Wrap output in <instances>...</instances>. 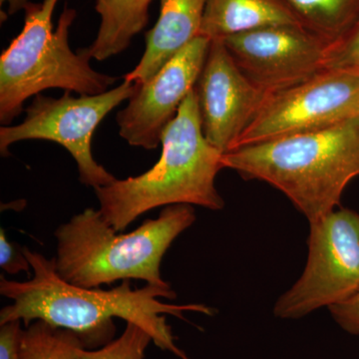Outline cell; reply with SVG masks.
Masks as SVG:
<instances>
[{"label":"cell","instance_id":"1","mask_svg":"<svg viewBox=\"0 0 359 359\" xmlns=\"http://www.w3.org/2000/svg\"><path fill=\"white\" fill-rule=\"evenodd\" d=\"M32 268V276L25 282L1 276L0 294L13 304L1 309L0 325L9 321L42 320L52 327L74 332L84 346L102 344L114 332V318L134 323L148 332L153 342L180 359H190L177 346L165 314L185 320L187 311L212 316L214 309L202 304H170L160 299H175L171 287L146 285L133 290L130 280H123L111 290L81 287L71 285L58 275L55 259L22 248Z\"/></svg>","mask_w":359,"mask_h":359},{"label":"cell","instance_id":"2","mask_svg":"<svg viewBox=\"0 0 359 359\" xmlns=\"http://www.w3.org/2000/svg\"><path fill=\"white\" fill-rule=\"evenodd\" d=\"M223 165L278 189L311 223L334 211L359 177V115L231 151L223 155Z\"/></svg>","mask_w":359,"mask_h":359},{"label":"cell","instance_id":"3","mask_svg":"<svg viewBox=\"0 0 359 359\" xmlns=\"http://www.w3.org/2000/svg\"><path fill=\"white\" fill-rule=\"evenodd\" d=\"M161 145L160 159L147 172L95 189L99 212L116 231L126 230L155 208L190 205L212 211L224 209L216 188L224 154L205 138L195 90L163 132Z\"/></svg>","mask_w":359,"mask_h":359},{"label":"cell","instance_id":"4","mask_svg":"<svg viewBox=\"0 0 359 359\" xmlns=\"http://www.w3.org/2000/svg\"><path fill=\"white\" fill-rule=\"evenodd\" d=\"M196 219L193 205H167L157 219H146L131 233H119L100 212L88 208L56 230V271L81 287H100L120 280L167 287L169 283L161 278V262Z\"/></svg>","mask_w":359,"mask_h":359},{"label":"cell","instance_id":"5","mask_svg":"<svg viewBox=\"0 0 359 359\" xmlns=\"http://www.w3.org/2000/svg\"><path fill=\"white\" fill-rule=\"evenodd\" d=\"M57 2H30L25 9L22 30L0 56V123L4 126L20 115L28 98L44 90L98 95L117 81L90 66L92 58L86 47L77 53L71 49L70 27L76 11L66 6L53 29L52 16Z\"/></svg>","mask_w":359,"mask_h":359},{"label":"cell","instance_id":"6","mask_svg":"<svg viewBox=\"0 0 359 359\" xmlns=\"http://www.w3.org/2000/svg\"><path fill=\"white\" fill-rule=\"evenodd\" d=\"M138 84L124 80L122 84L98 95H71L60 98L34 96L26 109L25 120L15 126L0 128V153L9 156V147L25 140H46L63 146L76 162L79 179L95 189L110 185L116 178L92 155V139L98 125L111 111L128 101Z\"/></svg>","mask_w":359,"mask_h":359},{"label":"cell","instance_id":"7","mask_svg":"<svg viewBox=\"0 0 359 359\" xmlns=\"http://www.w3.org/2000/svg\"><path fill=\"white\" fill-rule=\"evenodd\" d=\"M308 245L304 273L276 301V318L299 320L342 304L359 290L358 212L334 210L311 222Z\"/></svg>","mask_w":359,"mask_h":359},{"label":"cell","instance_id":"8","mask_svg":"<svg viewBox=\"0 0 359 359\" xmlns=\"http://www.w3.org/2000/svg\"><path fill=\"white\" fill-rule=\"evenodd\" d=\"M358 115L359 71L323 69L266 96L233 150L327 128Z\"/></svg>","mask_w":359,"mask_h":359},{"label":"cell","instance_id":"9","mask_svg":"<svg viewBox=\"0 0 359 359\" xmlns=\"http://www.w3.org/2000/svg\"><path fill=\"white\" fill-rule=\"evenodd\" d=\"M222 40L238 69L268 95L325 69L330 46L297 25L264 26Z\"/></svg>","mask_w":359,"mask_h":359},{"label":"cell","instance_id":"10","mask_svg":"<svg viewBox=\"0 0 359 359\" xmlns=\"http://www.w3.org/2000/svg\"><path fill=\"white\" fill-rule=\"evenodd\" d=\"M211 40L198 36L175 55L128 100L117 114L119 134L129 145L154 150L163 132L176 117L204 67Z\"/></svg>","mask_w":359,"mask_h":359},{"label":"cell","instance_id":"11","mask_svg":"<svg viewBox=\"0 0 359 359\" xmlns=\"http://www.w3.org/2000/svg\"><path fill=\"white\" fill-rule=\"evenodd\" d=\"M194 90L205 138L223 154L233 150L268 96L238 69L222 39L211 40Z\"/></svg>","mask_w":359,"mask_h":359},{"label":"cell","instance_id":"12","mask_svg":"<svg viewBox=\"0 0 359 359\" xmlns=\"http://www.w3.org/2000/svg\"><path fill=\"white\" fill-rule=\"evenodd\" d=\"M160 15L146 33L138 65L124 79L143 84L154 77L187 45L201 35L205 0H160Z\"/></svg>","mask_w":359,"mask_h":359},{"label":"cell","instance_id":"13","mask_svg":"<svg viewBox=\"0 0 359 359\" xmlns=\"http://www.w3.org/2000/svg\"><path fill=\"white\" fill-rule=\"evenodd\" d=\"M280 25H299L280 0H205L201 35L224 39Z\"/></svg>","mask_w":359,"mask_h":359},{"label":"cell","instance_id":"14","mask_svg":"<svg viewBox=\"0 0 359 359\" xmlns=\"http://www.w3.org/2000/svg\"><path fill=\"white\" fill-rule=\"evenodd\" d=\"M153 0H96L101 21L93 43L86 47L92 59L103 61L128 48L146 27Z\"/></svg>","mask_w":359,"mask_h":359},{"label":"cell","instance_id":"15","mask_svg":"<svg viewBox=\"0 0 359 359\" xmlns=\"http://www.w3.org/2000/svg\"><path fill=\"white\" fill-rule=\"evenodd\" d=\"M297 22L309 32L337 43L359 20V0H280Z\"/></svg>","mask_w":359,"mask_h":359},{"label":"cell","instance_id":"16","mask_svg":"<svg viewBox=\"0 0 359 359\" xmlns=\"http://www.w3.org/2000/svg\"><path fill=\"white\" fill-rule=\"evenodd\" d=\"M26 327L20 344L23 359H74L78 349L85 347L74 332L45 321H32Z\"/></svg>","mask_w":359,"mask_h":359},{"label":"cell","instance_id":"17","mask_svg":"<svg viewBox=\"0 0 359 359\" xmlns=\"http://www.w3.org/2000/svg\"><path fill=\"white\" fill-rule=\"evenodd\" d=\"M152 337L143 328L127 323L124 332L97 351L78 349L74 359H143Z\"/></svg>","mask_w":359,"mask_h":359},{"label":"cell","instance_id":"18","mask_svg":"<svg viewBox=\"0 0 359 359\" xmlns=\"http://www.w3.org/2000/svg\"><path fill=\"white\" fill-rule=\"evenodd\" d=\"M325 69L359 71V20L344 39L330 45L325 58Z\"/></svg>","mask_w":359,"mask_h":359},{"label":"cell","instance_id":"19","mask_svg":"<svg viewBox=\"0 0 359 359\" xmlns=\"http://www.w3.org/2000/svg\"><path fill=\"white\" fill-rule=\"evenodd\" d=\"M0 266L11 275L20 273H30L32 266L27 257L23 254L22 248L14 247L8 242L6 231L0 230Z\"/></svg>","mask_w":359,"mask_h":359},{"label":"cell","instance_id":"20","mask_svg":"<svg viewBox=\"0 0 359 359\" xmlns=\"http://www.w3.org/2000/svg\"><path fill=\"white\" fill-rule=\"evenodd\" d=\"M332 318L347 334L359 335V290L351 299L328 309Z\"/></svg>","mask_w":359,"mask_h":359},{"label":"cell","instance_id":"21","mask_svg":"<svg viewBox=\"0 0 359 359\" xmlns=\"http://www.w3.org/2000/svg\"><path fill=\"white\" fill-rule=\"evenodd\" d=\"M22 332L20 320L0 325V359H23L20 349Z\"/></svg>","mask_w":359,"mask_h":359},{"label":"cell","instance_id":"22","mask_svg":"<svg viewBox=\"0 0 359 359\" xmlns=\"http://www.w3.org/2000/svg\"><path fill=\"white\" fill-rule=\"evenodd\" d=\"M29 4L30 0H0L1 6H4V4L7 6V13L9 15H13L18 11H25Z\"/></svg>","mask_w":359,"mask_h":359}]
</instances>
